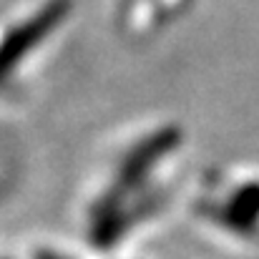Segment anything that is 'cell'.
I'll return each instance as SVG.
<instances>
[{
    "label": "cell",
    "instance_id": "1",
    "mask_svg": "<svg viewBox=\"0 0 259 259\" xmlns=\"http://www.w3.org/2000/svg\"><path fill=\"white\" fill-rule=\"evenodd\" d=\"M181 141V134L179 128H161L156 134H151L149 139H144L141 144H136L121 161L116 179H113V189L108 191V196H103L101 206H98V214H96V222H103L108 217H113L121 206H123V199L128 194H134L141 181L154 171L156 161L166 154H171L174 149L179 146Z\"/></svg>",
    "mask_w": 259,
    "mask_h": 259
},
{
    "label": "cell",
    "instance_id": "2",
    "mask_svg": "<svg viewBox=\"0 0 259 259\" xmlns=\"http://www.w3.org/2000/svg\"><path fill=\"white\" fill-rule=\"evenodd\" d=\"M209 214L222 227L242 237H252L259 229V181H244L227 196L224 204H219V209H211Z\"/></svg>",
    "mask_w": 259,
    "mask_h": 259
},
{
    "label": "cell",
    "instance_id": "3",
    "mask_svg": "<svg viewBox=\"0 0 259 259\" xmlns=\"http://www.w3.org/2000/svg\"><path fill=\"white\" fill-rule=\"evenodd\" d=\"M61 13H63V5H56L53 10L43 13L40 18L30 20L25 28L13 30V35L0 46V76H5V73L35 46V40H40V35H46V33L56 25V20L61 18Z\"/></svg>",
    "mask_w": 259,
    "mask_h": 259
},
{
    "label": "cell",
    "instance_id": "4",
    "mask_svg": "<svg viewBox=\"0 0 259 259\" xmlns=\"http://www.w3.org/2000/svg\"><path fill=\"white\" fill-rule=\"evenodd\" d=\"M40 259H56V257H51V254H43V257H40Z\"/></svg>",
    "mask_w": 259,
    "mask_h": 259
}]
</instances>
